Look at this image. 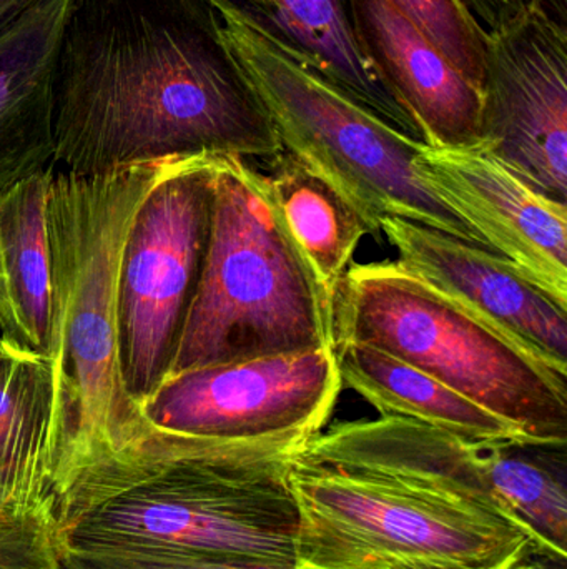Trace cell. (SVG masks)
I'll return each instance as SVG.
<instances>
[{
    "instance_id": "obj_2",
    "label": "cell",
    "mask_w": 567,
    "mask_h": 569,
    "mask_svg": "<svg viewBox=\"0 0 567 569\" xmlns=\"http://www.w3.org/2000/svg\"><path fill=\"white\" fill-rule=\"evenodd\" d=\"M310 441L193 437L145 420L52 485L57 540L295 563L290 471Z\"/></svg>"
},
{
    "instance_id": "obj_13",
    "label": "cell",
    "mask_w": 567,
    "mask_h": 569,
    "mask_svg": "<svg viewBox=\"0 0 567 569\" xmlns=\"http://www.w3.org/2000/svg\"><path fill=\"white\" fill-rule=\"evenodd\" d=\"M419 169L492 252L567 305V206L536 192L482 146H423Z\"/></svg>"
},
{
    "instance_id": "obj_20",
    "label": "cell",
    "mask_w": 567,
    "mask_h": 569,
    "mask_svg": "<svg viewBox=\"0 0 567 569\" xmlns=\"http://www.w3.org/2000/svg\"><path fill=\"white\" fill-rule=\"evenodd\" d=\"M0 468L50 491L55 391L49 358L0 337Z\"/></svg>"
},
{
    "instance_id": "obj_4",
    "label": "cell",
    "mask_w": 567,
    "mask_h": 569,
    "mask_svg": "<svg viewBox=\"0 0 567 569\" xmlns=\"http://www.w3.org/2000/svg\"><path fill=\"white\" fill-rule=\"evenodd\" d=\"M230 66L263 107L282 140L336 187L372 233L402 217L489 250L419 169L425 143L356 102L300 59L236 0H205Z\"/></svg>"
},
{
    "instance_id": "obj_3",
    "label": "cell",
    "mask_w": 567,
    "mask_h": 569,
    "mask_svg": "<svg viewBox=\"0 0 567 569\" xmlns=\"http://www.w3.org/2000/svg\"><path fill=\"white\" fill-rule=\"evenodd\" d=\"M179 160L100 176L53 172L52 323L47 355L55 391L52 485L77 465L119 447L145 421L123 380L120 270L140 206Z\"/></svg>"
},
{
    "instance_id": "obj_11",
    "label": "cell",
    "mask_w": 567,
    "mask_h": 569,
    "mask_svg": "<svg viewBox=\"0 0 567 569\" xmlns=\"http://www.w3.org/2000/svg\"><path fill=\"white\" fill-rule=\"evenodd\" d=\"M342 388L335 350L323 348L170 375L140 411L153 427L193 437L313 440Z\"/></svg>"
},
{
    "instance_id": "obj_19",
    "label": "cell",
    "mask_w": 567,
    "mask_h": 569,
    "mask_svg": "<svg viewBox=\"0 0 567 569\" xmlns=\"http://www.w3.org/2000/svg\"><path fill=\"white\" fill-rule=\"evenodd\" d=\"M265 176L276 210L293 242L332 301L368 223L352 202L293 153L270 159Z\"/></svg>"
},
{
    "instance_id": "obj_7",
    "label": "cell",
    "mask_w": 567,
    "mask_h": 569,
    "mask_svg": "<svg viewBox=\"0 0 567 569\" xmlns=\"http://www.w3.org/2000/svg\"><path fill=\"white\" fill-rule=\"evenodd\" d=\"M290 488L300 568L516 569L528 551L548 550L525 528L478 508L300 457Z\"/></svg>"
},
{
    "instance_id": "obj_15",
    "label": "cell",
    "mask_w": 567,
    "mask_h": 569,
    "mask_svg": "<svg viewBox=\"0 0 567 569\" xmlns=\"http://www.w3.org/2000/svg\"><path fill=\"white\" fill-rule=\"evenodd\" d=\"M72 0H43L0 32V197L55 169L57 59Z\"/></svg>"
},
{
    "instance_id": "obj_6",
    "label": "cell",
    "mask_w": 567,
    "mask_h": 569,
    "mask_svg": "<svg viewBox=\"0 0 567 569\" xmlns=\"http://www.w3.org/2000/svg\"><path fill=\"white\" fill-rule=\"evenodd\" d=\"M336 343L378 348L516 425L535 445L567 443V373L396 262L346 270Z\"/></svg>"
},
{
    "instance_id": "obj_9",
    "label": "cell",
    "mask_w": 567,
    "mask_h": 569,
    "mask_svg": "<svg viewBox=\"0 0 567 569\" xmlns=\"http://www.w3.org/2000/svg\"><path fill=\"white\" fill-rule=\"evenodd\" d=\"M213 157L180 159L133 219L120 270V355L142 405L172 370L202 273L212 220Z\"/></svg>"
},
{
    "instance_id": "obj_22",
    "label": "cell",
    "mask_w": 567,
    "mask_h": 569,
    "mask_svg": "<svg viewBox=\"0 0 567 569\" xmlns=\"http://www.w3.org/2000/svg\"><path fill=\"white\" fill-rule=\"evenodd\" d=\"M63 569H306L295 563L252 560L245 557L193 553L173 548L139 545L59 543Z\"/></svg>"
},
{
    "instance_id": "obj_12",
    "label": "cell",
    "mask_w": 567,
    "mask_h": 569,
    "mask_svg": "<svg viewBox=\"0 0 567 569\" xmlns=\"http://www.w3.org/2000/svg\"><path fill=\"white\" fill-rule=\"evenodd\" d=\"M403 270L567 373V305L498 253L442 230L386 217L379 223Z\"/></svg>"
},
{
    "instance_id": "obj_28",
    "label": "cell",
    "mask_w": 567,
    "mask_h": 569,
    "mask_svg": "<svg viewBox=\"0 0 567 569\" xmlns=\"http://www.w3.org/2000/svg\"><path fill=\"white\" fill-rule=\"evenodd\" d=\"M0 337H2V327H0Z\"/></svg>"
},
{
    "instance_id": "obj_23",
    "label": "cell",
    "mask_w": 567,
    "mask_h": 569,
    "mask_svg": "<svg viewBox=\"0 0 567 569\" xmlns=\"http://www.w3.org/2000/svg\"><path fill=\"white\" fill-rule=\"evenodd\" d=\"M0 569H63L52 498L0 505Z\"/></svg>"
},
{
    "instance_id": "obj_26",
    "label": "cell",
    "mask_w": 567,
    "mask_h": 569,
    "mask_svg": "<svg viewBox=\"0 0 567 569\" xmlns=\"http://www.w3.org/2000/svg\"><path fill=\"white\" fill-rule=\"evenodd\" d=\"M43 0H0V32Z\"/></svg>"
},
{
    "instance_id": "obj_18",
    "label": "cell",
    "mask_w": 567,
    "mask_h": 569,
    "mask_svg": "<svg viewBox=\"0 0 567 569\" xmlns=\"http://www.w3.org/2000/svg\"><path fill=\"white\" fill-rule=\"evenodd\" d=\"M253 17L356 102L406 136L422 140L358 46L348 0H265L262 12Z\"/></svg>"
},
{
    "instance_id": "obj_25",
    "label": "cell",
    "mask_w": 567,
    "mask_h": 569,
    "mask_svg": "<svg viewBox=\"0 0 567 569\" xmlns=\"http://www.w3.org/2000/svg\"><path fill=\"white\" fill-rule=\"evenodd\" d=\"M43 498H50L49 490L0 468V505Z\"/></svg>"
},
{
    "instance_id": "obj_16",
    "label": "cell",
    "mask_w": 567,
    "mask_h": 569,
    "mask_svg": "<svg viewBox=\"0 0 567 569\" xmlns=\"http://www.w3.org/2000/svg\"><path fill=\"white\" fill-rule=\"evenodd\" d=\"M335 355L342 387L382 417L418 421L472 443L535 445L516 425L378 348L336 343Z\"/></svg>"
},
{
    "instance_id": "obj_27",
    "label": "cell",
    "mask_w": 567,
    "mask_h": 569,
    "mask_svg": "<svg viewBox=\"0 0 567 569\" xmlns=\"http://www.w3.org/2000/svg\"><path fill=\"white\" fill-rule=\"evenodd\" d=\"M236 2L242 3L252 16H259L265 7V0H236Z\"/></svg>"
},
{
    "instance_id": "obj_14",
    "label": "cell",
    "mask_w": 567,
    "mask_h": 569,
    "mask_svg": "<svg viewBox=\"0 0 567 569\" xmlns=\"http://www.w3.org/2000/svg\"><path fill=\"white\" fill-rule=\"evenodd\" d=\"M358 46L423 143L465 149L482 142V90L393 6L348 0Z\"/></svg>"
},
{
    "instance_id": "obj_8",
    "label": "cell",
    "mask_w": 567,
    "mask_h": 569,
    "mask_svg": "<svg viewBox=\"0 0 567 569\" xmlns=\"http://www.w3.org/2000/svg\"><path fill=\"white\" fill-rule=\"evenodd\" d=\"M565 450L472 443L418 421L379 417L335 425L313 438L300 460L452 498L525 528L543 548L566 553Z\"/></svg>"
},
{
    "instance_id": "obj_21",
    "label": "cell",
    "mask_w": 567,
    "mask_h": 569,
    "mask_svg": "<svg viewBox=\"0 0 567 569\" xmlns=\"http://www.w3.org/2000/svg\"><path fill=\"white\" fill-rule=\"evenodd\" d=\"M392 3L465 79L483 90L488 30L465 0H392Z\"/></svg>"
},
{
    "instance_id": "obj_5",
    "label": "cell",
    "mask_w": 567,
    "mask_h": 569,
    "mask_svg": "<svg viewBox=\"0 0 567 569\" xmlns=\"http://www.w3.org/2000/svg\"><path fill=\"white\" fill-rule=\"evenodd\" d=\"M202 273L170 375L210 365L335 350L333 301L286 230L265 176L213 157Z\"/></svg>"
},
{
    "instance_id": "obj_17",
    "label": "cell",
    "mask_w": 567,
    "mask_h": 569,
    "mask_svg": "<svg viewBox=\"0 0 567 569\" xmlns=\"http://www.w3.org/2000/svg\"><path fill=\"white\" fill-rule=\"evenodd\" d=\"M55 169L0 197V327L20 347L49 355L52 257L49 192Z\"/></svg>"
},
{
    "instance_id": "obj_10",
    "label": "cell",
    "mask_w": 567,
    "mask_h": 569,
    "mask_svg": "<svg viewBox=\"0 0 567 569\" xmlns=\"http://www.w3.org/2000/svg\"><path fill=\"white\" fill-rule=\"evenodd\" d=\"M479 146L567 206V22L541 0L488 30Z\"/></svg>"
},
{
    "instance_id": "obj_1",
    "label": "cell",
    "mask_w": 567,
    "mask_h": 569,
    "mask_svg": "<svg viewBox=\"0 0 567 569\" xmlns=\"http://www.w3.org/2000/svg\"><path fill=\"white\" fill-rule=\"evenodd\" d=\"M53 97L55 169L77 176L283 152L220 47L205 0H72Z\"/></svg>"
},
{
    "instance_id": "obj_24",
    "label": "cell",
    "mask_w": 567,
    "mask_h": 569,
    "mask_svg": "<svg viewBox=\"0 0 567 569\" xmlns=\"http://www.w3.org/2000/svg\"><path fill=\"white\" fill-rule=\"evenodd\" d=\"M465 2L482 26H488L486 30H492L515 17L528 0H465Z\"/></svg>"
}]
</instances>
